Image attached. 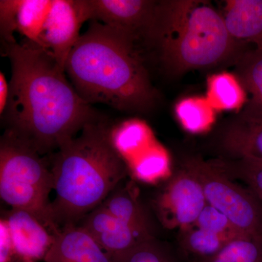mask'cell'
I'll list each match as a JSON object with an SVG mask.
<instances>
[{"mask_svg":"<svg viewBox=\"0 0 262 262\" xmlns=\"http://www.w3.org/2000/svg\"><path fill=\"white\" fill-rule=\"evenodd\" d=\"M0 262H24L15 251L6 222L0 220Z\"/></svg>","mask_w":262,"mask_h":262,"instance_id":"obj_28","label":"cell"},{"mask_svg":"<svg viewBox=\"0 0 262 262\" xmlns=\"http://www.w3.org/2000/svg\"><path fill=\"white\" fill-rule=\"evenodd\" d=\"M9 94V83L7 81L4 74L1 72L0 73V114L1 115L4 113L5 108H6Z\"/></svg>","mask_w":262,"mask_h":262,"instance_id":"obj_29","label":"cell"},{"mask_svg":"<svg viewBox=\"0 0 262 262\" xmlns=\"http://www.w3.org/2000/svg\"><path fill=\"white\" fill-rule=\"evenodd\" d=\"M115 262H176L168 250L156 238L145 241L134 249L115 258Z\"/></svg>","mask_w":262,"mask_h":262,"instance_id":"obj_26","label":"cell"},{"mask_svg":"<svg viewBox=\"0 0 262 262\" xmlns=\"http://www.w3.org/2000/svg\"><path fill=\"white\" fill-rule=\"evenodd\" d=\"M194 225L205 230L220 234L229 241L245 234L241 233L222 212L208 204L203 208Z\"/></svg>","mask_w":262,"mask_h":262,"instance_id":"obj_25","label":"cell"},{"mask_svg":"<svg viewBox=\"0 0 262 262\" xmlns=\"http://www.w3.org/2000/svg\"><path fill=\"white\" fill-rule=\"evenodd\" d=\"M182 166L200 181L208 205L225 215L241 233L262 237V200L254 192L227 177L215 160L189 157Z\"/></svg>","mask_w":262,"mask_h":262,"instance_id":"obj_6","label":"cell"},{"mask_svg":"<svg viewBox=\"0 0 262 262\" xmlns=\"http://www.w3.org/2000/svg\"><path fill=\"white\" fill-rule=\"evenodd\" d=\"M91 20L87 0H53L37 46L48 52L65 70L66 63L80 39L84 22Z\"/></svg>","mask_w":262,"mask_h":262,"instance_id":"obj_8","label":"cell"},{"mask_svg":"<svg viewBox=\"0 0 262 262\" xmlns=\"http://www.w3.org/2000/svg\"><path fill=\"white\" fill-rule=\"evenodd\" d=\"M111 137L127 166L158 141L149 125L139 119H130L112 127Z\"/></svg>","mask_w":262,"mask_h":262,"instance_id":"obj_17","label":"cell"},{"mask_svg":"<svg viewBox=\"0 0 262 262\" xmlns=\"http://www.w3.org/2000/svg\"><path fill=\"white\" fill-rule=\"evenodd\" d=\"M24 262H39V261H32V260H26V261H24Z\"/></svg>","mask_w":262,"mask_h":262,"instance_id":"obj_30","label":"cell"},{"mask_svg":"<svg viewBox=\"0 0 262 262\" xmlns=\"http://www.w3.org/2000/svg\"><path fill=\"white\" fill-rule=\"evenodd\" d=\"M159 50L170 73L236 61L246 50L227 30L223 15L202 1H165L157 5L147 37Z\"/></svg>","mask_w":262,"mask_h":262,"instance_id":"obj_4","label":"cell"},{"mask_svg":"<svg viewBox=\"0 0 262 262\" xmlns=\"http://www.w3.org/2000/svg\"><path fill=\"white\" fill-rule=\"evenodd\" d=\"M6 222L15 251L24 261H43L56 237L30 212L10 209L2 217Z\"/></svg>","mask_w":262,"mask_h":262,"instance_id":"obj_11","label":"cell"},{"mask_svg":"<svg viewBox=\"0 0 262 262\" xmlns=\"http://www.w3.org/2000/svg\"><path fill=\"white\" fill-rule=\"evenodd\" d=\"M222 15L227 30L237 42L262 48V0L226 1Z\"/></svg>","mask_w":262,"mask_h":262,"instance_id":"obj_14","label":"cell"},{"mask_svg":"<svg viewBox=\"0 0 262 262\" xmlns=\"http://www.w3.org/2000/svg\"><path fill=\"white\" fill-rule=\"evenodd\" d=\"M207 204L201 182L182 166L155 198L154 209L165 229L180 232L195 223Z\"/></svg>","mask_w":262,"mask_h":262,"instance_id":"obj_7","label":"cell"},{"mask_svg":"<svg viewBox=\"0 0 262 262\" xmlns=\"http://www.w3.org/2000/svg\"><path fill=\"white\" fill-rule=\"evenodd\" d=\"M111 130L101 120L90 122L52 155L56 198L51 211L58 231L77 225L126 179L128 168L114 146Z\"/></svg>","mask_w":262,"mask_h":262,"instance_id":"obj_3","label":"cell"},{"mask_svg":"<svg viewBox=\"0 0 262 262\" xmlns=\"http://www.w3.org/2000/svg\"><path fill=\"white\" fill-rule=\"evenodd\" d=\"M215 160L227 177L244 183L262 200V160L252 158Z\"/></svg>","mask_w":262,"mask_h":262,"instance_id":"obj_23","label":"cell"},{"mask_svg":"<svg viewBox=\"0 0 262 262\" xmlns=\"http://www.w3.org/2000/svg\"><path fill=\"white\" fill-rule=\"evenodd\" d=\"M235 72L246 94L241 113L262 119V48L245 50L236 60Z\"/></svg>","mask_w":262,"mask_h":262,"instance_id":"obj_15","label":"cell"},{"mask_svg":"<svg viewBox=\"0 0 262 262\" xmlns=\"http://www.w3.org/2000/svg\"><path fill=\"white\" fill-rule=\"evenodd\" d=\"M215 110L206 97L183 98L176 105V116L183 128L199 134L211 130L215 121Z\"/></svg>","mask_w":262,"mask_h":262,"instance_id":"obj_21","label":"cell"},{"mask_svg":"<svg viewBox=\"0 0 262 262\" xmlns=\"http://www.w3.org/2000/svg\"><path fill=\"white\" fill-rule=\"evenodd\" d=\"M91 21L121 31L136 40L146 39L154 23L158 3L147 0H87Z\"/></svg>","mask_w":262,"mask_h":262,"instance_id":"obj_9","label":"cell"},{"mask_svg":"<svg viewBox=\"0 0 262 262\" xmlns=\"http://www.w3.org/2000/svg\"><path fill=\"white\" fill-rule=\"evenodd\" d=\"M17 0H1L0 1V32L2 43L16 42L15 30V13Z\"/></svg>","mask_w":262,"mask_h":262,"instance_id":"obj_27","label":"cell"},{"mask_svg":"<svg viewBox=\"0 0 262 262\" xmlns=\"http://www.w3.org/2000/svg\"><path fill=\"white\" fill-rule=\"evenodd\" d=\"M44 262H115L113 255L103 249L80 225H70L56 234Z\"/></svg>","mask_w":262,"mask_h":262,"instance_id":"obj_12","label":"cell"},{"mask_svg":"<svg viewBox=\"0 0 262 262\" xmlns=\"http://www.w3.org/2000/svg\"><path fill=\"white\" fill-rule=\"evenodd\" d=\"M115 258L145 241L154 238L153 231L140 228L119 220L98 206L77 224Z\"/></svg>","mask_w":262,"mask_h":262,"instance_id":"obj_10","label":"cell"},{"mask_svg":"<svg viewBox=\"0 0 262 262\" xmlns=\"http://www.w3.org/2000/svg\"><path fill=\"white\" fill-rule=\"evenodd\" d=\"M220 143L221 149L232 159L262 160V119L239 113L222 131Z\"/></svg>","mask_w":262,"mask_h":262,"instance_id":"obj_13","label":"cell"},{"mask_svg":"<svg viewBox=\"0 0 262 262\" xmlns=\"http://www.w3.org/2000/svg\"><path fill=\"white\" fill-rule=\"evenodd\" d=\"M127 168L129 173L136 179L149 184L169 179L172 176L170 155L158 141Z\"/></svg>","mask_w":262,"mask_h":262,"instance_id":"obj_22","label":"cell"},{"mask_svg":"<svg viewBox=\"0 0 262 262\" xmlns=\"http://www.w3.org/2000/svg\"><path fill=\"white\" fill-rule=\"evenodd\" d=\"M229 241L220 234L194 225L179 232V244L192 262H206L211 259Z\"/></svg>","mask_w":262,"mask_h":262,"instance_id":"obj_19","label":"cell"},{"mask_svg":"<svg viewBox=\"0 0 262 262\" xmlns=\"http://www.w3.org/2000/svg\"><path fill=\"white\" fill-rule=\"evenodd\" d=\"M125 180L110 193L101 206L119 220L153 231L149 216L139 199L137 188L131 181L125 182Z\"/></svg>","mask_w":262,"mask_h":262,"instance_id":"obj_16","label":"cell"},{"mask_svg":"<svg viewBox=\"0 0 262 262\" xmlns=\"http://www.w3.org/2000/svg\"><path fill=\"white\" fill-rule=\"evenodd\" d=\"M53 5V0H17L16 32L37 44Z\"/></svg>","mask_w":262,"mask_h":262,"instance_id":"obj_20","label":"cell"},{"mask_svg":"<svg viewBox=\"0 0 262 262\" xmlns=\"http://www.w3.org/2000/svg\"><path fill=\"white\" fill-rule=\"evenodd\" d=\"M206 262H262V237L237 236Z\"/></svg>","mask_w":262,"mask_h":262,"instance_id":"obj_24","label":"cell"},{"mask_svg":"<svg viewBox=\"0 0 262 262\" xmlns=\"http://www.w3.org/2000/svg\"><path fill=\"white\" fill-rule=\"evenodd\" d=\"M49 164L29 143L6 130L0 141V198L10 209L30 212L54 234Z\"/></svg>","mask_w":262,"mask_h":262,"instance_id":"obj_5","label":"cell"},{"mask_svg":"<svg viewBox=\"0 0 262 262\" xmlns=\"http://www.w3.org/2000/svg\"><path fill=\"white\" fill-rule=\"evenodd\" d=\"M2 44L12 70L8 104L1 115L6 130L44 155L55 152L98 120L48 52L26 39Z\"/></svg>","mask_w":262,"mask_h":262,"instance_id":"obj_1","label":"cell"},{"mask_svg":"<svg viewBox=\"0 0 262 262\" xmlns=\"http://www.w3.org/2000/svg\"><path fill=\"white\" fill-rule=\"evenodd\" d=\"M135 38L92 20L65 66L81 97L122 111H149L156 91L136 51Z\"/></svg>","mask_w":262,"mask_h":262,"instance_id":"obj_2","label":"cell"},{"mask_svg":"<svg viewBox=\"0 0 262 262\" xmlns=\"http://www.w3.org/2000/svg\"><path fill=\"white\" fill-rule=\"evenodd\" d=\"M207 99L215 111H232L244 108L246 94L237 76L221 72L209 77Z\"/></svg>","mask_w":262,"mask_h":262,"instance_id":"obj_18","label":"cell"}]
</instances>
